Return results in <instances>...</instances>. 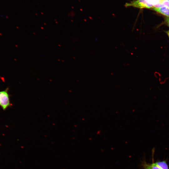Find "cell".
<instances>
[{
  "mask_svg": "<svg viewBox=\"0 0 169 169\" xmlns=\"http://www.w3.org/2000/svg\"><path fill=\"white\" fill-rule=\"evenodd\" d=\"M125 6L127 7L132 6L140 8H152L154 7L149 3L146 0H135L126 3Z\"/></svg>",
  "mask_w": 169,
  "mask_h": 169,
  "instance_id": "1",
  "label": "cell"
},
{
  "mask_svg": "<svg viewBox=\"0 0 169 169\" xmlns=\"http://www.w3.org/2000/svg\"><path fill=\"white\" fill-rule=\"evenodd\" d=\"M10 105L9 96L7 91L6 90L0 91V106L5 110Z\"/></svg>",
  "mask_w": 169,
  "mask_h": 169,
  "instance_id": "2",
  "label": "cell"
},
{
  "mask_svg": "<svg viewBox=\"0 0 169 169\" xmlns=\"http://www.w3.org/2000/svg\"><path fill=\"white\" fill-rule=\"evenodd\" d=\"M152 9L157 12L169 18V8L163 6L159 8H153Z\"/></svg>",
  "mask_w": 169,
  "mask_h": 169,
  "instance_id": "3",
  "label": "cell"
},
{
  "mask_svg": "<svg viewBox=\"0 0 169 169\" xmlns=\"http://www.w3.org/2000/svg\"><path fill=\"white\" fill-rule=\"evenodd\" d=\"M154 163L155 165L161 169H169L168 166L165 161H158Z\"/></svg>",
  "mask_w": 169,
  "mask_h": 169,
  "instance_id": "4",
  "label": "cell"
},
{
  "mask_svg": "<svg viewBox=\"0 0 169 169\" xmlns=\"http://www.w3.org/2000/svg\"><path fill=\"white\" fill-rule=\"evenodd\" d=\"M143 166L144 169H161L155 165L154 163L151 164L144 163Z\"/></svg>",
  "mask_w": 169,
  "mask_h": 169,
  "instance_id": "5",
  "label": "cell"
},
{
  "mask_svg": "<svg viewBox=\"0 0 169 169\" xmlns=\"http://www.w3.org/2000/svg\"><path fill=\"white\" fill-rule=\"evenodd\" d=\"M149 3L152 5L153 6L158 4L160 0H146Z\"/></svg>",
  "mask_w": 169,
  "mask_h": 169,
  "instance_id": "6",
  "label": "cell"
},
{
  "mask_svg": "<svg viewBox=\"0 0 169 169\" xmlns=\"http://www.w3.org/2000/svg\"><path fill=\"white\" fill-rule=\"evenodd\" d=\"M161 1L162 6H166L169 8V0H161Z\"/></svg>",
  "mask_w": 169,
  "mask_h": 169,
  "instance_id": "7",
  "label": "cell"
},
{
  "mask_svg": "<svg viewBox=\"0 0 169 169\" xmlns=\"http://www.w3.org/2000/svg\"><path fill=\"white\" fill-rule=\"evenodd\" d=\"M165 21L167 25L169 27V18L166 17L165 18Z\"/></svg>",
  "mask_w": 169,
  "mask_h": 169,
  "instance_id": "8",
  "label": "cell"
},
{
  "mask_svg": "<svg viewBox=\"0 0 169 169\" xmlns=\"http://www.w3.org/2000/svg\"><path fill=\"white\" fill-rule=\"evenodd\" d=\"M166 33L169 37V30L167 32H166Z\"/></svg>",
  "mask_w": 169,
  "mask_h": 169,
  "instance_id": "9",
  "label": "cell"
}]
</instances>
